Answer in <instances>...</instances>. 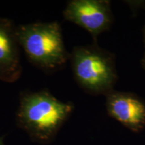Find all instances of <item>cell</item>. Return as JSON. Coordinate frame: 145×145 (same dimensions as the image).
<instances>
[{
	"mask_svg": "<svg viewBox=\"0 0 145 145\" xmlns=\"http://www.w3.org/2000/svg\"><path fill=\"white\" fill-rule=\"evenodd\" d=\"M74 109L71 102L60 100L48 91L25 92L20 99L18 124L32 139L48 142L55 137Z\"/></svg>",
	"mask_w": 145,
	"mask_h": 145,
	"instance_id": "6da1fadb",
	"label": "cell"
},
{
	"mask_svg": "<svg viewBox=\"0 0 145 145\" xmlns=\"http://www.w3.org/2000/svg\"><path fill=\"white\" fill-rule=\"evenodd\" d=\"M20 47L36 67L49 71L61 67L69 59L62 28L57 22H36L16 26Z\"/></svg>",
	"mask_w": 145,
	"mask_h": 145,
	"instance_id": "7a4b0ae2",
	"label": "cell"
},
{
	"mask_svg": "<svg viewBox=\"0 0 145 145\" xmlns=\"http://www.w3.org/2000/svg\"><path fill=\"white\" fill-rule=\"evenodd\" d=\"M69 59L74 78L91 95H107L118 79L113 54L97 46L74 47Z\"/></svg>",
	"mask_w": 145,
	"mask_h": 145,
	"instance_id": "3957f363",
	"label": "cell"
},
{
	"mask_svg": "<svg viewBox=\"0 0 145 145\" xmlns=\"http://www.w3.org/2000/svg\"><path fill=\"white\" fill-rule=\"evenodd\" d=\"M63 16L88 31L94 39L108 30L113 22L109 1L71 0L65 7Z\"/></svg>",
	"mask_w": 145,
	"mask_h": 145,
	"instance_id": "277c9868",
	"label": "cell"
},
{
	"mask_svg": "<svg viewBox=\"0 0 145 145\" xmlns=\"http://www.w3.org/2000/svg\"><path fill=\"white\" fill-rule=\"evenodd\" d=\"M110 116L134 132L145 127V101L135 93L112 90L106 95Z\"/></svg>",
	"mask_w": 145,
	"mask_h": 145,
	"instance_id": "5b68a950",
	"label": "cell"
},
{
	"mask_svg": "<svg viewBox=\"0 0 145 145\" xmlns=\"http://www.w3.org/2000/svg\"><path fill=\"white\" fill-rule=\"evenodd\" d=\"M16 26L8 18L0 17V81L14 83L20 77L22 67Z\"/></svg>",
	"mask_w": 145,
	"mask_h": 145,
	"instance_id": "8992f818",
	"label": "cell"
},
{
	"mask_svg": "<svg viewBox=\"0 0 145 145\" xmlns=\"http://www.w3.org/2000/svg\"><path fill=\"white\" fill-rule=\"evenodd\" d=\"M141 63H142V65L143 68H144V70H145V51H144V55H143L142 61H141Z\"/></svg>",
	"mask_w": 145,
	"mask_h": 145,
	"instance_id": "52a82bcc",
	"label": "cell"
},
{
	"mask_svg": "<svg viewBox=\"0 0 145 145\" xmlns=\"http://www.w3.org/2000/svg\"><path fill=\"white\" fill-rule=\"evenodd\" d=\"M0 145H4V143H3V138L2 137H0Z\"/></svg>",
	"mask_w": 145,
	"mask_h": 145,
	"instance_id": "ba28073f",
	"label": "cell"
},
{
	"mask_svg": "<svg viewBox=\"0 0 145 145\" xmlns=\"http://www.w3.org/2000/svg\"><path fill=\"white\" fill-rule=\"evenodd\" d=\"M143 35H144V43H145V26H144V30H143Z\"/></svg>",
	"mask_w": 145,
	"mask_h": 145,
	"instance_id": "9c48e42d",
	"label": "cell"
}]
</instances>
